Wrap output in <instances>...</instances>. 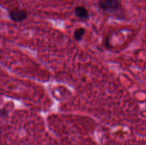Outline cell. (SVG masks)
<instances>
[{
  "instance_id": "3957f363",
  "label": "cell",
  "mask_w": 146,
  "mask_h": 145,
  "mask_svg": "<svg viewBox=\"0 0 146 145\" xmlns=\"http://www.w3.org/2000/svg\"><path fill=\"white\" fill-rule=\"evenodd\" d=\"M76 16L81 20H87L90 18V14L88 9L83 6H78L74 9Z\"/></svg>"
},
{
  "instance_id": "277c9868",
  "label": "cell",
  "mask_w": 146,
  "mask_h": 145,
  "mask_svg": "<svg viewBox=\"0 0 146 145\" xmlns=\"http://www.w3.org/2000/svg\"><path fill=\"white\" fill-rule=\"evenodd\" d=\"M86 31L84 28H79L75 30L74 33V38L76 41H80L82 40L83 37L85 35Z\"/></svg>"
},
{
  "instance_id": "6da1fadb",
  "label": "cell",
  "mask_w": 146,
  "mask_h": 145,
  "mask_svg": "<svg viewBox=\"0 0 146 145\" xmlns=\"http://www.w3.org/2000/svg\"><path fill=\"white\" fill-rule=\"evenodd\" d=\"M98 6L101 11L109 14H115L121 11V0H98Z\"/></svg>"
},
{
  "instance_id": "7a4b0ae2",
  "label": "cell",
  "mask_w": 146,
  "mask_h": 145,
  "mask_svg": "<svg viewBox=\"0 0 146 145\" xmlns=\"http://www.w3.org/2000/svg\"><path fill=\"white\" fill-rule=\"evenodd\" d=\"M9 17L14 22H22L23 21L27 19L28 14L24 9H15L9 11Z\"/></svg>"
}]
</instances>
